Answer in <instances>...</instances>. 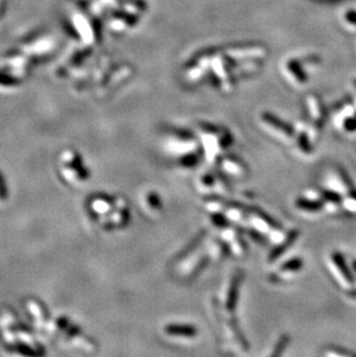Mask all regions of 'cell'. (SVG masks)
<instances>
[{
  "label": "cell",
  "mask_w": 356,
  "mask_h": 357,
  "mask_svg": "<svg viewBox=\"0 0 356 357\" xmlns=\"http://www.w3.org/2000/svg\"><path fill=\"white\" fill-rule=\"evenodd\" d=\"M295 206L296 208L301 210V212L305 213H318L325 208L324 201L319 198H310V197H303V198H297L295 201Z\"/></svg>",
  "instance_id": "9a60e30c"
},
{
  "label": "cell",
  "mask_w": 356,
  "mask_h": 357,
  "mask_svg": "<svg viewBox=\"0 0 356 357\" xmlns=\"http://www.w3.org/2000/svg\"><path fill=\"white\" fill-rule=\"evenodd\" d=\"M145 204L152 213H159L162 210V201L156 192H148L145 197Z\"/></svg>",
  "instance_id": "d6986e66"
},
{
  "label": "cell",
  "mask_w": 356,
  "mask_h": 357,
  "mask_svg": "<svg viewBox=\"0 0 356 357\" xmlns=\"http://www.w3.org/2000/svg\"><path fill=\"white\" fill-rule=\"evenodd\" d=\"M211 221L214 227H217L218 229H221V230L222 229L229 227L231 223L229 220H228L226 214L222 212L211 213Z\"/></svg>",
  "instance_id": "7402d4cb"
},
{
  "label": "cell",
  "mask_w": 356,
  "mask_h": 357,
  "mask_svg": "<svg viewBox=\"0 0 356 357\" xmlns=\"http://www.w3.org/2000/svg\"><path fill=\"white\" fill-rule=\"evenodd\" d=\"M163 332L167 337L179 339H193L198 334V329L188 324H168L163 327Z\"/></svg>",
  "instance_id": "7c38bea8"
},
{
  "label": "cell",
  "mask_w": 356,
  "mask_h": 357,
  "mask_svg": "<svg viewBox=\"0 0 356 357\" xmlns=\"http://www.w3.org/2000/svg\"><path fill=\"white\" fill-rule=\"evenodd\" d=\"M219 175L212 172H206L199 178V188L203 191H211L218 184Z\"/></svg>",
  "instance_id": "ac0fdd59"
},
{
  "label": "cell",
  "mask_w": 356,
  "mask_h": 357,
  "mask_svg": "<svg viewBox=\"0 0 356 357\" xmlns=\"http://www.w3.org/2000/svg\"><path fill=\"white\" fill-rule=\"evenodd\" d=\"M260 123L264 125L265 130L272 133V136H276L282 141H289V140H295L296 136V130L291 125L276 117L275 115L270 114V112H264L260 115Z\"/></svg>",
  "instance_id": "8992f818"
},
{
  "label": "cell",
  "mask_w": 356,
  "mask_h": 357,
  "mask_svg": "<svg viewBox=\"0 0 356 357\" xmlns=\"http://www.w3.org/2000/svg\"><path fill=\"white\" fill-rule=\"evenodd\" d=\"M7 195H8V190H7V185H6L5 182V177L0 172V201H5L7 199Z\"/></svg>",
  "instance_id": "cb8c5ba5"
},
{
  "label": "cell",
  "mask_w": 356,
  "mask_h": 357,
  "mask_svg": "<svg viewBox=\"0 0 356 357\" xmlns=\"http://www.w3.org/2000/svg\"><path fill=\"white\" fill-rule=\"evenodd\" d=\"M328 270H330L332 275L336 279L338 285H339L343 290L347 291L356 286L355 279L353 276L351 270L347 267L345 258L342 257L341 253L332 252L328 257L327 262Z\"/></svg>",
  "instance_id": "277c9868"
},
{
  "label": "cell",
  "mask_w": 356,
  "mask_h": 357,
  "mask_svg": "<svg viewBox=\"0 0 356 357\" xmlns=\"http://www.w3.org/2000/svg\"><path fill=\"white\" fill-rule=\"evenodd\" d=\"M243 274L241 272L236 273L233 276V279L230 280L229 286L227 288L226 292V298H224V304L222 306L223 311H226L228 313H234L236 311L237 302H238V296H239V287H241Z\"/></svg>",
  "instance_id": "30bf717a"
},
{
  "label": "cell",
  "mask_w": 356,
  "mask_h": 357,
  "mask_svg": "<svg viewBox=\"0 0 356 357\" xmlns=\"http://www.w3.org/2000/svg\"><path fill=\"white\" fill-rule=\"evenodd\" d=\"M246 224H248L251 229H254V230L264 235L267 239L272 236L273 233H275L276 230L282 228L278 222L274 221L269 214H266L264 210L255 208V207H250V208H249V215Z\"/></svg>",
  "instance_id": "5b68a950"
},
{
  "label": "cell",
  "mask_w": 356,
  "mask_h": 357,
  "mask_svg": "<svg viewBox=\"0 0 356 357\" xmlns=\"http://www.w3.org/2000/svg\"><path fill=\"white\" fill-rule=\"evenodd\" d=\"M217 302H213V310H214L215 317H217L219 327L223 332V335L227 338V340L234 347H236L237 350L242 353L248 352L249 343L241 332L238 324H237L236 317L234 316V313H228L223 311L221 305Z\"/></svg>",
  "instance_id": "7a4b0ae2"
},
{
  "label": "cell",
  "mask_w": 356,
  "mask_h": 357,
  "mask_svg": "<svg viewBox=\"0 0 356 357\" xmlns=\"http://www.w3.org/2000/svg\"><path fill=\"white\" fill-rule=\"evenodd\" d=\"M29 309L33 311L35 317L39 322H45L48 319V313L45 312V309L41 304L37 303V301H29Z\"/></svg>",
  "instance_id": "603a6c76"
},
{
  "label": "cell",
  "mask_w": 356,
  "mask_h": 357,
  "mask_svg": "<svg viewBox=\"0 0 356 357\" xmlns=\"http://www.w3.org/2000/svg\"><path fill=\"white\" fill-rule=\"evenodd\" d=\"M199 129L202 134L203 151L207 161L212 163L218 162L233 143V136L227 129L217 125L203 123L200 124Z\"/></svg>",
  "instance_id": "6da1fadb"
},
{
  "label": "cell",
  "mask_w": 356,
  "mask_h": 357,
  "mask_svg": "<svg viewBox=\"0 0 356 357\" xmlns=\"http://www.w3.org/2000/svg\"><path fill=\"white\" fill-rule=\"evenodd\" d=\"M303 268V260L301 258H291L280 266L271 275V281L274 283L287 282L291 277L296 275Z\"/></svg>",
  "instance_id": "9c48e42d"
},
{
  "label": "cell",
  "mask_w": 356,
  "mask_h": 357,
  "mask_svg": "<svg viewBox=\"0 0 356 357\" xmlns=\"http://www.w3.org/2000/svg\"><path fill=\"white\" fill-rule=\"evenodd\" d=\"M341 207L345 212L356 215V192L354 190L347 193L345 198H342Z\"/></svg>",
  "instance_id": "ffe728a7"
},
{
  "label": "cell",
  "mask_w": 356,
  "mask_h": 357,
  "mask_svg": "<svg viewBox=\"0 0 356 357\" xmlns=\"http://www.w3.org/2000/svg\"><path fill=\"white\" fill-rule=\"evenodd\" d=\"M289 343H290V337L287 334H282L281 337L279 338V340L276 341L274 347H273V350H272V353L270 354V356L276 357V356L282 355V354L285 353V350L287 349Z\"/></svg>",
  "instance_id": "44dd1931"
},
{
  "label": "cell",
  "mask_w": 356,
  "mask_h": 357,
  "mask_svg": "<svg viewBox=\"0 0 356 357\" xmlns=\"http://www.w3.org/2000/svg\"><path fill=\"white\" fill-rule=\"evenodd\" d=\"M168 140L166 143L167 152L176 157L184 156L191 153L203 151L199 140L194 133L185 129H171L168 132Z\"/></svg>",
  "instance_id": "3957f363"
},
{
  "label": "cell",
  "mask_w": 356,
  "mask_h": 357,
  "mask_svg": "<svg viewBox=\"0 0 356 357\" xmlns=\"http://www.w3.org/2000/svg\"><path fill=\"white\" fill-rule=\"evenodd\" d=\"M207 253H208L209 259L214 262H221L228 257L230 253L229 246L224 242L222 238H218V239H213L211 243L208 244V249H207Z\"/></svg>",
  "instance_id": "4fadbf2b"
},
{
  "label": "cell",
  "mask_w": 356,
  "mask_h": 357,
  "mask_svg": "<svg viewBox=\"0 0 356 357\" xmlns=\"http://www.w3.org/2000/svg\"><path fill=\"white\" fill-rule=\"evenodd\" d=\"M200 158H202V151L191 153V154H186L184 156H181L177 158V164L183 169L190 170L194 169V168L199 166Z\"/></svg>",
  "instance_id": "e0dca14e"
},
{
  "label": "cell",
  "mask_w": 356,
  "mask_h": 357,
  "mask_svg": "<svg viewBox=\"0 0 356 357\" xmlns=\"http://www.w3.org/2000/svg\"><path fill=\"white\" fill-rule=\"evenodd\" d=\"M221 238L228 244L229 246L230 253L235 255L236 257H243L248 251V246L244 238L242 236V233L238 228L229 227L222 229L221 230Z\"/></svg>",
  "instance_id": "ba28073f"
},
{
  "label": "cell",
  "mask_w": 356,
  "mask_h": 357,
  "mask_svg": "<svg viewBox=\"0 0 356 357\" xmlns=\"http://www.w3.org/2000/svg\"><path fill=\"white\" fill-rule=\"evenodd\" d=\"M116 208H117V203L108 195H99L92 203V209L96 215L103 216L110 214L115 212Z\"/></svg>",
  "instance_id": "5bb4252c"
},
{
  "label": "cell",
  "mask_w": 356,
  "mask_h": 357,
  "mask_svg": "<svg viewBox=\"0 0 356 357\" xmlns=\"http://www.w3.org/2000/svg\"><path fill=\"white\" fill-rule=\"evenodd\" d=\"M222 173L236 179H243L249 175V168L245 162L233 154H223L218 161Z\"/></svg>",
  "instance_id": "52a82bcc"
},
{
  "label": "cell",
  "mask_w": 356,
  "mask_h": 357,
  "mask_svg": "<svg viewBox=\"0 0 356 357\" xmlns=\"http://www.w3.org/2000/svg\"><path fill=\"white\" fill-rule=\"evenodd\" d=\"M300 236V231L297 229H291L290 231H288L284 237V239L280 240L278 244H275L274 248L272 249V251L269 255V262H274L278 260L280 257L285 255L289 249L293 246V244L296 242L297 238Z\"/></svg>",
  "instance_id": "8fae6325"
},
{
  "label": "cell",
  "mask_w": 356,
  "mask_h": 357,
  "mask_svg": "<svg viewBox=\"0 0 356 357\" xmlns=\"http://www.w3.org/2000/svg\"><path fill=\"white\" fill-rule=\"evenodd\" d=\"M68 164L69 169L72 170L74 175L78 176V179L80 181H85V179L88 178L89 173H88V170L82 166V161L77 153H68Z\"/></svg>",
  "instance_id": "2e32d148"
}]
</instances>
